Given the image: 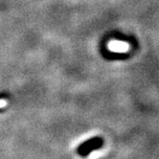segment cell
I'll use <instances>...</instances> for the list:
<instances>
[{"instance_id":"obj_1","label":"cell","mask_w":159,"mask_h":159,"mask_svg":"<svg viewBox=\"0 0 159 159\" xmlns=\"http://www.w3.org/2000/svg\"><path fill=\"white\" fill-rule=\"evenodd\" d=\"M103 145H104V139H103V138H100L97 142L91 144L89 147H87L86 149H84L83 152H80L79 154L81 155V156H83V157H85V156L89 155L92 152H94V151H96V150H99L100 148L103 147Z\"/></svg>"},{"instance_id":"obj_2","label":"cell","mask_w":159,"mask_h":159,"mask_svg":"<svg viewBox=\"0 0 159 159\" xmlns=\"http://www.w3.org/2000/svg\"><path fill=\"white\" fill-rule=\"evenodd\" d=\"M109 47L111 50L116 51V52H125L129 48V46L126 43L120 42V41H113L112 43H110Z\"/></svg>"},{"instance_id":"obj_3","label":"cell","mask_w":159,"mask_h":159,"mask_svg":"<svg viewBox=\"0 0 159 159\" xmlns=\"http://www.w3.org/2000/svg\"><path fill=\"white\" fill-rule=\"evenodd\" d=\"M100 138H101V137H93V138H91V139L86 140V141H85V142H84L83 144H81V145L79 146V148H78V153H80L81 152H83L84 149H86V148H87V147H89L91 144H93V143L97 142Z\"/></svg>"}]
</instances>
